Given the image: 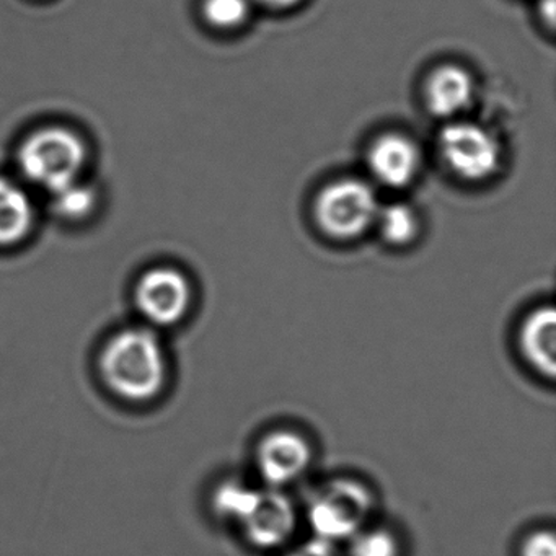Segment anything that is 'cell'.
Masks as SVG:
<instances>
[{
	"label": "cell",
	"instance_id": "1",
	"mask_svg": "<svg viewBox=\"0 0 556 556\" xmlns=\"http://www.w3.org/2000/svg\"><path fill=\"white\" fill-rule=\"evenodd\" d=\"M100 367L110 389L131 402L154 399L167 377L164 348L144 328L119 331L113 337L103 350Z\"/></svg>",
	"mask_w": 556,
	"mask_h": 556
},
{
	"label": "cell",
	"instance_id": "2",
	"mask_svg": "<svg viewBox=\"0 0 556 556\" xmlns=\"http://www.w3.org/2000/svg\"><path fill=\"white\" fill-rule=\"evenodd\" d=\"M374 507L376 497L366 483L340 477L318 488L308 504L307 519L314 536L338 545L369 526Z\"/></svg>",
	"mask_w": 556,
	"mask_h": 556
},
{
	"label": "cell",
	"instance_id": "3",
	"mask_svg": "<svg viewBox=\"0 0 556 556\" xmlns=\"http://www.w3.org/2000/svg\"><path fill=\"white\" fill-rule=\"evenodd\" d=\"M87 161L83 139L66 128L38 129L28 136L18 152V164L28 180L54 191L79 180Z\"/></svg>",
	"mask_w": 556,
	"mask_h": 556
},
{
	"label": "cell",
	"instance_id": "4",
	"mask_svg": "<svg viewBox=\"0 0 556 556\" xmlns=\"http://www.w3.org/2000/svg\"><path fill=\"white\" fill-rule=\"evenodd\" d=\"M380 206L369 185L354 178L328 185L315 203V217L328 236L354 239L376 223Z\"/></svg>",
	"mask_w": 556,
	"mask_h": 556
},
{
	"label": "cell",
	"instance_id": "5",
	"mask_svg": "<svg viewBox=\"0 0 556 556\" xmlns=\"http://www.w3.org/2000/svg\"><path fill=\"white\" fill-rule=\"evenodd\" d=\"M439 152L451 172L464 180H486L500 168V144L490 131L475 123L454 122L444 126L439 136Z\"/></svg>",
	"mask_w": 556,
	"mask_h": 556
},
{
	"label": "cell",
	"instance_id": "6",
	"mask_svg": "<svg viewBox=\"0 0 556 556\" xmlns=\"http://www.w3.org/2000/svg\"><path fill=\"white\" fill-rule=\"evenodd\" d=\"M314 451L301 432L275 429L256 445L255 465L265 486L285 490L311 468Z\"/></svg>",
	"mask_w": 556,
	"mask_h": 556
},
{
	"label": "cell",
	"instance_id": "7",
	"mask_svg": "<svg viewBox=\"0 0 556 556\" xmlns=\"http://www.w3.org/2000/svg\"><path fill=\"white\" fill-rule=\"evenodd\" d=\"M136 304L152 324L164 327L178 324L190 308V282L180 271L167 266L149 269L139 279Z\"/></svg>",
	"mask_w": 556,
	"mask_h": 556
},
{
	"label": "cell",
	"instance_id": "8",
	"mask_svg": "<svg viewBox=\"0 0 556 556\" xmlns=\"http://www.w3.org/2000/svg\"><path fill=\"white\" fill-rule=\"evenodd\" d=\"M239 526L245 539L256 548H278L294 533L298 510L285 490L260 488L255 504Z\"/></svg>",
	"mask_w": 556,
	"mask_h": 556
},
{
	"label": "cell",
	"instance_id": "9",
	"mask_svg": "<svg viewBox=\"0 0 556 556\" xmlns=\"http://www.w3.org/2000/svg\"><path fill=\"white\" fill-rule=\"evenodd\" d=\"M374 177L390 188L412 184L418 174L419 151L415 142L402 135H386L374 142L367 155Z\"/></svg>",
	"mask_w": 556,
	"mask_h": 556
},
{
	"label": "cell",
	"instance_id": "10",
	"mask_svg": "<svg viewBox=\"0 0 556 556\" xmlns=\"http://www.w3.org/2000/svg\"><path fill=\"white\" fill-rule=\"evenodd\" d=\"M520 353L527 363L553 379L556 374V314L553 307H540L520 327Z\"/></svg>",
	"mask_w": 556,
	"mask_h": 556
},
{
	"label": "cell",
	"instance_id": "11",
	"mask_svg": "<svg viewBox=\"0 0 556 556\" xmlns=\"http://www.w3.org/2000/svg\"><path fill=\"white\" fill-rule=\"evenodd\" d=\"M473 97V79L467 71L457 66H444L435 71L426 86L429 110L441 118H454L470 109Z\"/></svg>",
	"mask_w": 556,
	"mask_h": 556
},
{
	"label": "cell",
	"instance_id": "12",
	"mask_svg": "<svg viewBox=\"0 0 556 556\" xmlns=\"http://www.w3.org/2000/svg\"><path fill=\"white\" fill-rule=\"evenodd\" d=\"M34 219L28 194L14 181L0 178V245H14L25 239Z\"/></svg>",
	"mask_w": 556,
	"mask_h": 556
},
{
	"label": "cell",
	"instance_id": "13",
	"mask_svg": "<svg viewBox=\"0 0 556 556\" xmlns=\"http://www.w3.org/2000/svg\"><path fill=\"white\" fill-rule=\"evenodd\" d=\"M260 488L250 486L243 481H224L214 491L213 507L220 519L230 520L239 526L252 509L258 497Z\"/></svg>",
	"mask_w": 556,
	"mask_h": 556
},
{
	"label": "cell",
	"instance_id": "14",
	"mask_svg": "<svg viewBox=\"0 0 556 556\" xmlns=\"http://www.w3.org/2000/svg\"><path fill=\"white\" fill-rule=\"evenodd\" d=\"M376 223L379 224L380 236L392 245H406L415 239L419 229L415 211L402 203L380 207Z\"/></svg>",
	"mask_w": 556,
	"mask_h": 556
},
{
	"label": "cell",
	"instance_id": "15",
	"mask_svg": "<svg viewBox=\"0 0 556 556\" xmlns=\"http://www.w3.org/2000/svg\"><path fill=\"white\" fill-rule=\"evenodd\" d=\"M51 204L54 213L64 219H83L96 206V191L79 180L71 181L51 191Z\"/></svg>",
	"mask_w": 556,
	"mask_h": 556
},
{
	"label": "cell",
	"instance_id": "16",
	"mask_svg": "<svg viewBox=\"0 0 556 556\" xmlns=\"http://www.w3.org/2000/svg\"><path fill=\"white\" fill-rule=\"evenodd\" d=\"M350 556H400V542L386 527L366 526L350 540Z\"/></svg>",
	"mask_w": 556,
	"mask_h": 556
},
{
	"label": "cell",
	"instance_id": "17",
	"mask_svg": "<svg viewBox=\"0 0 556 556\" xmlns=\"http://www.w3.org/2000/svg\"><path fill=\"white\" fill-rule=\"evenodd\" d=\"M204 17L213 27L229 30L245 24L250 0H204Z\"/></svg>",
	"mask_w": 556,
	"mask_h": 556
},
{
	"label": "cell",
	"instance_id": "18",
	"mask_svg": "<svg viewBox=\"0 0 556 556\" xmlns=\"http://www.w3.org/2000/svg\"><path fill=\"white\" fill-rule=\"evenodd\" d=\"M520 556H556V539L552 530H539L527 536Z\"/></svg>",
	"mask_w": 556,
	"mask_h": 556
},
{
	"label": "cell",
	"instance_id": "19",
	"mask_svg": "<svg viewBox=\"0 0 556 556\" xmlns=\"http://www.w3.org/2000/svg\"><path fill=\"white\" fill-rule=\"evenodd\" d=\"M285 556H340L337 552V545L333 543L325 542V540L314 539L302 545L295 546L291 552L286 553Z\"/></svg>",
	"mask_w": 556,
	"mask_h": 556
},
{
	"label": "cell",
	"instance_id": "20",
	"mask_svg": "<svg viewBox=\"0 0 556 556\" xmlns=\"http://www.w3.org/2000/svg\"><path fill=\"white\" fill-rule=\"evenodd\" d=\"M260 2L273 9H289L292 5L299 4L301 0H260Z\"/></svg>",
	"mask_w": 556,
	"mask_h": 556
}]
</instances>
